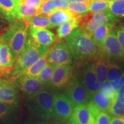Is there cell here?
Returning <instances> with one entry per match:
<instances>
[{
	"label": "cell",
	"mask_w": 124,
	"mask_h": 124,
	"mask_svg": "<svg viewBox=\"0 0 124 124\" xmlns=\"http://www.w3.org/2000/svg\"><path fill=\"white\" fill-rule=\"evenodd\" d=\"M66 38L72 58L78 63L86 64L96 59L98 49L97 46L91 36L83 29L77 28Z\"/></svg>",
	"instance_id": "6da1fadb"
},
{
	"label": "cell",
	"mask_w": 124,
	"mask_h": 124,
	"mask_svg": "<svg viewBox=\"0 0 124 124\" xmlns=\"http://www.w3.org/2000/svg\"><path fill=\"white\" fill-rule=\"evenodd\" d=\"M29 27L25 20H17L12 23L4 33L0 36V39L10 48L15 61L27 41Z\"/></svg>",
	"instance_id": "7a4b0ae2"
},
{
	"label": "cell",
	"mask_w": 124,
	"mask_h": 124,
	"mask_svg": "<svg viewBox=\"0 0 124 124\" xmlns=\"http://www.w3.org/2000/svg\"><path fill=\"white\" fill-rule=\"evenodd\" d=\"M54 94L46 88L36 94L27 96V108L36 117L44 120H50L54 114Z\"/></svg>",
	"instance_id": "3957f363"
},
{
	"label": "cell",
	"mask_w": 124,
	"mask_h": 124,
	"mask_svg": "<svg viewBox=\"0 0 124 124\" xmlns=\"http://www.w3.org/2000/svg\"><path fill=\"white\" fill-rule=\"evenodd\" d=\"M48 48L49 46H43L36 44L28 36L25 46L14 62L10 77H16L28 68L46 53Z\"/></svg>",
	"instance_id": "277c9868"
},
{
	"label": "cell",
	"mask_w": 124,
	"mask_h": 124,
	"mask_svg": "<svg viewBox=\"0 0 124 124\" xmlns=\"http://www.w3.org/2000/svg\"><path fill=\"white\" fill-rule=\"evenodd\" d=\"M118 18L114 16L109 9L98 12H87L78 17V27L91 36L94 31L108 22H117Z\"/></svg>",
	"instance_id": "5b68a950"
},
{
	"label": "cell",
	"mask_w": 124,
	"mask_h": 124,
	"mask_svg": "<svg viewBox=\"0 0 124 124\" xmlns=\"http://www.w3.org/2000/svg\"><path fill=\"white\" fill-rule=\"evenodd\" d=\"M97 56L110 60H124V52L118 41L115 29L111 31L98 47Z\"/></svg>",
	"instance_id": "8992f818"
},
{
	"label": "cell",
	"mask_w": 124,
	"mask_h": 124,
	"mask_svg": "<svg viewBox=\"0 0 124 124\" xmlns=\"http://www.w3.org/2000/svg\"><path fill=\"white\" fill-rule=\"evenodd\" d=\"M65 88L64 94L72 102L74 107L86 104L90 100L91 95L83 84L80 77L75 75V74L72 80Z\"/></svg>",
	"instance_id": "52a82bcc"
},
{
	"label": "cell",
	"mask_w": 124,
	"mask_h": 124,
	"mask_svg": "<svg viewBox=\"0 0 124 124\" xmlns=\"http://www.w3.org/2000/svg\"><path fill=\"white\" fill-rule=\"evenodd\" d=\"M74 106L72 102L64 94H54L53 118L57 122L63 124L69 120L73 112Z\"/></svg>",
	"instance_id": "ba28073f"
},
{
	"label": "cell",
	"mask_w": 124,
	"mask_h": 124,
	"mask_svg": "<svg viewBox=\"0 0 124 124\" xmlns=\"http://www.w3.org/2000/svg\"><path fill=\"white\" fill-rule=\"evenodd\" d=\"M72 56L66 42H61L56 46L49 47L47 63L55 66L71 64Z\"/></svg>",
	"instance_id": "9c48e42d"
},
{
	"label": "cell",
	"mask_w": 124,
	"mask_h": 124,
	"mask_svg": "<svg viewBox=\"0 0 124 124\" xmlns=\"http://www.w3.org/2000/svg\"><path fill=\"white\" fill-rule=\"evenodd\" d=\"M74 75V67L71 64L56 66L49 85L55 89H63L69 84Z\"/></svg>",
	"instance_id": "30bf717a"
},
{
	"label": "cell",
	"mask_w": 124,
	"mask_h": 124,
	"mask_svg": "<svg viewBox=\"0 0 124 124\" xmlns=\"http://www.w3.org/2000/svg\"><path fill=\"white\" fill-rule=\"evenodd\" d=\"M16 79V86L23 94L29 96L36 94L46 87L37 78L25 75H18L13 77Z\"/></svg>",
	"instance_id": "8fae6325"
},
{
	"label": "cell",
	"mask_w": 124,
	"mask_h": 124,
	"mask_svg": "<svg viewBox=\"0 0 124 124\" xmlns=\"http://www.w3.org/2000/svg\"><path fill=\"white\" fill-rule=\"evenodd\" d=\"M79 77L91 96L100 90L101 85L96 77L93 63H86L82 69L81 76Z\"/></svg>",
	"instance_id": "7c38bea8"
},
{
	"label": "cell",
	"mask_w": 124,
	"mask_h": 124,
	"mask_svg": "<svg viewBox=\"0 0 124 124\" xmlns=\"http://www.w3.org/2000/svg\"><path fill=\"white\" fill-rule=\"evenodd\" d=\"M69 124H95V117L86 104L74 107Z\"/></svg>",
	"instance_id": "4fadbf2b"
},
{
	"label": "cell",
	"mask_w": 124,
	"mask_h": 124,
	"mask_svg": "<svg viewBox=\"0 0 124 124\" xmlns=\"http://www.w3.org/2000/svg\"><path fill=\"white\" fill-rule=\"evenodd\" d=\"M28 36L34 42L43 46H49L56 40L53 32L46 28L29 27Z\"/></svg>",
	"instance_id": "5bb4252c"
},
{
	"label": "cell",
	"mask_w": 124,
	"mask_h": 124,
	"mask_svg": "<svg viewBox=\"0 0 124 124\" xmlns=\"http://www.w3.org/2000/svg\"><path fill=\"white\" fill-rule=\"evenodd\" d=\"M112 101L102 92L98 91L93 94L86 103L91 112L96 117L101 111H107L109 109Z\"/></svg>",
	"instance_id": "9a60e30c"
},
{
	"label": "cell",
	"mask_w": 124,
	"mask_h": 124,
	"mask_svg": "<svg viewBox=\"0 0 124 124\" xmlns=\"http://www.w3.org/2000/svg\"><path fill=\"white\" fill-rule=\"evenodd\" d=\"M14 62L13 56L10 48L0 39V74H10Z\"/></svg>",
	"instance_id": "2e32d148"
},
{
	"label": "cell",
	"mask_w": 124,
	"mask_h": 124,
	"mask_svg": "<svg viewBox=\"0 0 124 124\" xmlns=\"http://www.w3.org/2000/svg\"><path fill=\"white\" fill-rule=\"evenodd\" d=\"M50 23V28L58 27L60 25L72 18L78 17L66 9H55L53 12L46 15Z\"/></svg>",
	"instance_id": "e0dca14e"
},
{
	"label": "cell",
	"mask_w": 124,
	"mask_h": 124,
	"mask_svg": "<svg viewBox=\"0 0 124 124\" xmlns=\"http://www.w3.org/2000/svg\"><path fill=\"white\" fill-rule=\"evenodd\" d=\"M117 22H108L97 28L93 32L91 38L97 47H99L106 36L111 31L116 29Z\"/></svg>",
	"instance_id": "ac0fdd59"
},
{
	"label": "cell",
	"mask_w": 124,
	"mask_h": 124,
	"mask_svg": "<svg viewBox=\"0 0 124 124\" xmlns=\"http://www.w3.org/2000/svg\"><path fill=\"white\" fill-rule=\"evenodd\" d=\"M19 96L16 89L12 85L0 83V102L17 104Z\"/></svg>",
	"instance_id": "d6986e66"
},
{
	"label": "cell",
	"mask_w": 124,
	"mask_h": 124,
	"mask_svg": "<svg viewBox=\"0 0 124 124\" xmlns=\"http://www.w3.org/2000/svg\"><path fill=\"white\" fill-rule=\"evenodd\" d=\"M49 47L48 49L46 51V53H44L40 58H39L33 64H32L27 69L24 70V71H22L21 73L18 74L17 76L25 75L36 78L39 74L40 71H41V70L44 68V67L47 63V58L49 53Z\"/></svg>",
	"instance_id": "ffe728a7"
},
{
	"label": "cell",
	"mask_w": 124,
	"mask_h": 124,
	"mask_svg": "<svg viewBox=\"0 0 124 124\" xmlns=\"http://www.w3.org/2000/svg\"><path fill=\"white\" fill-rule=\"evenodd\" d=\"M16 7V4L12 0H0V12L8 22L17 21Z\"/></svg>",
	"instance_id": "44dd1931"
},
{
	"label": "cell",
	"mask_w": 124,
	"mask_h": 124,
	"mask_svg": "<svg viewBox=\"0 0 124 124\" xmlns=\"http://www.w3.org/2000/svg\"><path fill=\"white\" fill-rule=\"evenodd\" d=\"M94 61L95 62L93 63L94 72L98 81L102 85L107 81V67L108 60L101 57L97 56Z\"/></svg>",
	"instance_id": "7402d4cb"
},
{
	"label": "cell",
	"mask_w": 124,
	"mask_h": 124,
	"mask_svg": "<svg viewBox=\"0 0 124 124\" xmlns=\"http://www.w3.org/2000/svg\"><path fill=\"white\" fill-rule=\"evenodd\" d=\"M78 27V17L72 18L65 22L59 26L57 29V36L59 39L66 38L72 31Z\"/></svg>",
	"instance_id": "603a6c76"
},
{
	"label": "cell",
	"mask_w": 124,
	"mask_h": 124,
	"mask_svg": "<svg viewBox=\"0 0 124 124\" xmlns=\"http://www.w3.org/2000/svg\"><path fill=\"white\" fill-rule=\"evenodd\" d=\"M16 13L17 20H26L35 16L39 15V9L28 7L20 2L16 4Z\"/></svg>",
	"instance_id": "cb8c5ba5"
},
{
	"label": "cell",
	"mask_w": 124,
	"mask_h": 124,
	"mask_svg": "<svg viewBox=\"0 0 124 124\" xmlns=\"http://www.w3.org/2000/svg\"><path fill=\"white\" fill-rule=\"evenodd\" d=\"M124 75V71L118 64L114 62L108 61L107 67L106 79L108 83L118 80Z\"/></svg>",
	"instance_id": "d4e9b609"
},
{
	"label": "cell",
	"mask_w": 124,
	"mask_h": 124,
	"mask_svg": "<svg viewBox=\"0 0 124 124\" xmlns=\"http://www.w3.org/2000/svg\"><path fill=\"white\" fill-rule=\"evenodd\" d=\"M90 2V1L69 3L66 10H67L75 17H79L88 12Z\"/></svg>",
	"instance_id": "484cf974"
},
{
	"label": "cell",
	"mask_w": 124,
	"mask_h": 124,
	"mask_svg": "<svg viewBox=\"0 0 124 124\" xmlns=\"http://www.w3.org/2000/svg\"><path fill=\"white\" fill-rule=\"evenodd\" d=\"M29 27L38 28H50V23L46 16L38 15L26 20Z\"/></svg>",
	"instance_id": "4316f807"
},
{
	"label": "cell",
	"mask_w": 124,
	"mask_h": 124,
	"mask_svg": "<svg viewBox=\"0 0 124 124\" xmlns=\"http://www.w3.org/2000/svg\"><path fill=\"white\" fill-rule=\"evenodd\" d=\"M55 67V65L47 63L36 78L41 83L47 86L49 85Z\"/></svg>",
	"instance_id": "83f0119b"
},
{
	"label": "cell",
	"mask_w": 124,
	"mask_h": 124,
	"mask_svg": "<svg viewBox=\"0 0 124 124\" xmlns=\"http://www.w3.org/2000/svg\"><path fill=\"white\" fill-rule=\"evenodd\" d=\"M108 9L119 20L124 18V0H114L110 2Z\"/></svg>",
	"instance_id": "f1b7e54d"
},
{
	"label": "cell",
	"mask_w": 124,
	"mask_h": 124,
	"mask_svg": "<svg viewBox=\"0 0 124 124\" xmlns=\"http://www.w3.org/2000/svg\"><path fill=\"white\" fill-rule=\"evenodd\" d=\"M109 3L102 0H91L88 12H98L108 9Z\"/></svg>",
	"instance_id": "f546056e"
},
{
	"label": "cell",
	"mask_w": 124,
	"mask_h": 124,
	"mask_svg": "<svg viewBox=\"0 0 124 124\" xmlns=\"http://www.w3.org/2000/svg\"><path fill=\"white\" fill-rule=\"evenodd\" d=\"M17 106V104H11L0 102V119L4 118L12 114L16 110Z\"/></svg>",
	"instance_id": "4dcf8cb0"
},
{
	"label": "cell",
	"mask_w": 124,
	"mask_h": 124,
	"mask_svg": "<svg viewBox=\"0 0 124 124\" xmlns=\"http://www.w3.org/2000/svg\"><path fill=\"white\" fill-rule=\"evenodd\" d=\"M56 9L54 0H48L43 4L39 9V15H46Z\"/></svg>",
	"instance_id": "1f68e13d"
},
{
	"label": "cell",
	"mask_w": 124,
	"mask_h": 124,
	"mask_svg": "<svg viewBox=\"0 0 124 124\" xmlns=\"http://www.w3.org/2000/svg\"><path fill=\"white\" fill-rule=\"evenodd\" d=\"M100 91H101L108 98L112 101L116 95V93L113 90L110 83H108V81L101 85Z\"/></svg>",
	"instance_id": "d6a6232c"
},
{
	"label": "cell",
	"mask_w": 124,
	"mask_h": 124,
	"mask_svg": "<svg viewBox=\"0 0 124 124\" xmlns=\"http://www.w3.org/2000/svg\"><path fill=\"white\" fill-rule=\"evenodd\" d=\"M111 116L107 111H101L95 117V124H110Z\"/></svg>",
	"instance_id": "836d02e7"
},
{
	"label": "cell",
	"mask_w": 124,
	"mask_h": 124,
	"mask_svg": "<svg viewBox=\"0 0 124 124\" xmlns=\"http://www.w3.org/2000/svg\"><path fill=\"white\" fill-rule=\"evenodd\" d=\"M115 31L118 41L124 52V23H120L118 25Z\"/></svg>",
	"instance_id": "e575fe53"
},
{
	"label": "cell",
	"mask_w": 124,
	"mask_h": 124,
	"mask_svg": "<svg viewBox=\"0 0 124 124\" xmlns=\"http://www.w3.org/2000/svg\"><path fill=\"white\" fill-rule=\"evenodd\" d=\"M25 5L27 6L28 7L32 8L39 9L43 4V2L41 0H23L21 2Z\"/></svg>",
	"instance_id": "d590c367"
},
{
	"label": "cell",
	"mask_w": 124,
	"mask_h": 124,
	"mask_svg": "<svg viewBox=\"0 0 124 124\" xmlns=\"http://www.w3.org/2000/svg\"><path fill=\"white\" fill-rule=\"evenodd\" d=\"M110 84L113 90L117 93L118 90L124 85V75L118 80L113 82Z\"/></svg>",
	"instance_id": "8d00e7d4"
},
{
	"label": "cell",
	"mask_w": 124,
	"mask_h": 124,
	"mask_svg": "<svg viewBox=\"0 0 124 124\" xmlns=\"http://www.w3.org/2000/svg\"><path fill=\"white\" fill-rule=\"evenodd\" d=\"M55 3L56 9H66L69 2L66 0H54Z\"/></svg>",
	"instance_id": "74e56055"
},
{
	"label": "cell",
	"mask_w": 124,
	"mask_h": 124,
	"mask_svg": "<svg viewBox=\"0 0 124 124\" xmlns=\"http://www.w3.org/2000/svg\"><path fill=\"white\" fill-rule=\"evenodd\" d=\"M110 124H124V116H114L111 118Z\"/></svg>",
	"instance_id": "f35d334b"
},
{
	"label": "cell",
	"mask_w": 124,
	"mask_h": 124,
	"mask_svg": "<svg viewBox=\"0 0 124 124\" xmlns=\"http://www.w3.org/2000/svg\"><path fill=\"white\" fill-rule=\"evenodd\" d=\"M6 21H7V20H5V18H4V17L3 16V15L1 14V12H0V28L2 27V26L5 24Z\"/></svg>",
	"instance_id": "ab89813d"
},
{
	"label": "cell",
	"mask_w": 124,
	"mask_h": 124,
	"mask_svg": "<svg viewBox=\"0 0 124 124\" xmlns=\"http://www.w3.org/2000/svg\"><path fill=\"white\" fill-rule=\"evenodd\" d=\"M12 1H13L16 4H18V3H20V2H21L23 0H12Z\"/></svg>",
	"instance_id": "60d3db41"
},
{
	"label": "cell",
	"mask_w": 124,
	"mask_h": 124,
	"mask_svg": "<svg viewBox=\"0 0 124 124\" xmlns=\"http://www.w3.org/2000/svg\"><path fill=\"white\" fill-rule=\"evenodd\" d=\"M91 0H77V2H87V1H90Z\"/></svg>",
	"instance_id": "b9f144b4"
},
{
	"label": "cell",
	"mask_w": 124,
	"mask_h": 124,
	"mask_svg": "<svg viewBox=\"0 0 124 124\" xmlns=\"http://www.w3.org/2000/svg\"><path fill=\"white\" fill-rule=\"evenodd\" d=\"M66 1H67L68 2L71 3V2H77V0H66Z\"/></svg>",
	"instance_id": "7bdbcfd3"
},
{
	"label": "cell",
	"mask_w": 124,
	"mask_h": 124,
	"mask_svg": "<svg viewBox=\"0 0 124 124\" xmlns=\"http://www.w3.org/2000/svg\"><path fill=\"white\" fill-rule=\"evenodd\" d=\"M102 1H105V2L110 3V2H112V1H114V0H102Z\"/></svg>",
	"instance_id": "ee69618b"
},
{
	"label": "cell",
	"mask_w": 124,
	"mask_h": 124,
	"mask_svg": "<svg viewBox=\"0 0 124 124\" xmlns=\"http://www.w3.org/2000/svg\"><path fill=\"white\" fill-rule=\"evenodd\" d=\"M34 124H46L45 123V122H37Z\"/></svg>",
	"instance_id": "f6af8a7d"
},
{
	"label": "cell",
	"mask_w": 124,
	"mask_h": 124,
	"mask_svg": "<svg viewBox=\"0 0 124 124\" xmlns=\"http://www.w3.org/2000/svg\"><path fill=\"white\" fill-rule=\"evenodd\" d=\"M41 1H42L43 3H44V2H46V1H48V0H41Z\"/></svg>",
	"instance_id": "bcb514c9"
},
{
	"label": "cell",
	"mask_w": 124,
	"mask_h": 124,
	"mask_svg": "<svg viewBox=\"0 0 124 124\" xmlns=\"http://www.w3.org/2000/svg\"></svg>",
	"instance_id": "7dc6e473"
}]
</instances>
